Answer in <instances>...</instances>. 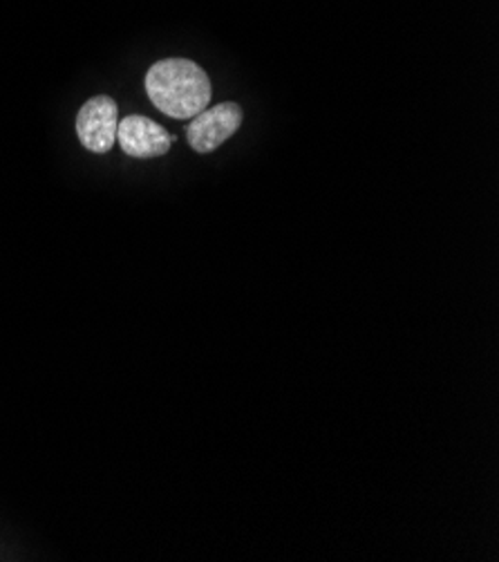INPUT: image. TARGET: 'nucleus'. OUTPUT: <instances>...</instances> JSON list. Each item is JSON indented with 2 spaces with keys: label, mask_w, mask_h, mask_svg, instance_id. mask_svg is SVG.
<instances>
[{
  "label": "nucleus",
  "mask_w": 499,
  "mask_h": 562,
  "mask_svg": "<svg viewBox=\"0 0 499 562\" xmlns=\"http://www.w3.org/2000/svg\"><path fill=\"white\" fill-rule=\"evenodd\" d=\"M146 92L173 120H193L211 103L208 75L189 59H163L146 72Z\"/></svg>",
  "instance_id": "obj_1"
},
{
  "label": "nucleus",
  "mask_w": 499,
  "mask_h": 562,
  "mask_svg": "<svg viewBox=\"0 0 499 562\" xmlns=\"http://www.w3.org/2000/svg\"><path fill=\"white\" fill-rule=\"evenodd\" d=\"M242 124V108L238 103H219L204 108L193 117L186 131V139L195 153H213L238 133Z\"/></svg>",
  "instance_id": "obj_3"
},
{
  "label": "nucleus",
  "mask_w": 499,
  "mask_h": 562,
  "mask_svg": "<svg viewBox=\"0 0 499 562\" xmlns=\"http://www.w3.org/2000/svg\"><path fill=\"white\" fill-rule=\"evenodd\" d=\"M117 142L128 157L152 159L169 153L175 137L166 133L157 122L148 117L131 115L124 122H120Z\"/></svg>",
  "instance_id": "obj_4"
},
{
  "label": "nucleus",
  "mask_w": 499,
  "mask_h": 562,
  "mask_svg": "<svg viewBox=\"0 0 499 562\" xmlns=\"http://www.w3.org/2000/svg\"><path fill=\"white\" fill-rule=\"evenodd\" d=\"M120 108L107 94L92 97L83 103L77 115V135L90 153H107L117 142Z\"/></svg>",
  "instance_id": "obj_2"
}]
</instances>
